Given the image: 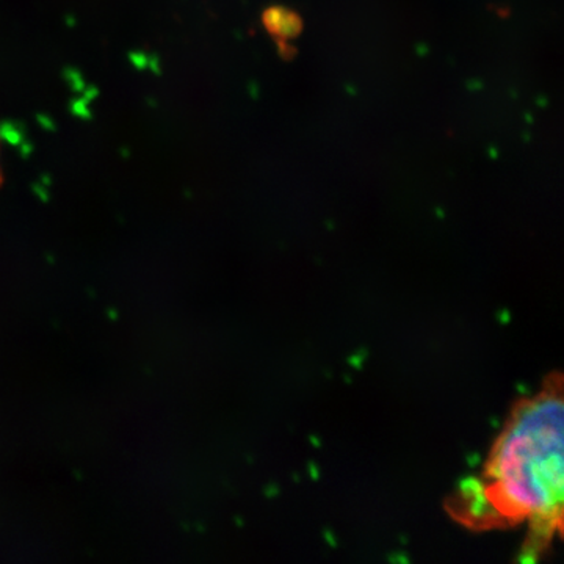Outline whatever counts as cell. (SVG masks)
<instances>
[{
    "label": "cell",
    "instance_id": "cell-1",
    "mask_svg": "<svg viewBox=\"0 0 564 564\" xmlns=\"http://www.w3.org/2000/svg\"><path fill=\"white\" fill-rule=\"evenodd\" d=\"M563 375L552 372L513 404L480 474L445 500L451 518L474 532L525 525L522 563H536L563 536Z\"/></svg>",
    "mask_w": 564,
    "mask_h": 564
},
{
    "label": "cell",
    "instance_id": "cell-2",
    "mask_svg": "<svg viewBox=\"0 0 564 564\" xmlns=\"http://www.w3.org/2000/svg\"><path fill=\"white\" fill-rule=\"evenodd\" d=\"M293 21L291 14H284V11H269V14L265 17L269 28L274 33H281V35H293V33L299 31V25Z\"/></svg>",
    "mask_w": 564,
    "mask_h": 564
},
{
    "label": "cell",
    "instance_id": "cell-3",
    "mask_svg": "<svg viewBox=\"0 0 564 564\" xmlns=\"http://www.w3.org/2000/svg\"><path fill=\"white\" fill-rule=\"evenodd\" d=\"M0 182H2V173H0Z\"/></svg>",
    "mask_w": 564,
    "mask_h": 564
}]
</instances>
